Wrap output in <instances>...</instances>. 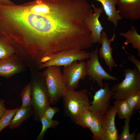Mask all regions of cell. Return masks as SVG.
Returning <instances> with one entry per match:
<instances>
[{
    "mask_svg": "<svg viewBox=\"0 0 140 140\" xmlns=\"http://www.w3.org/2000/svg\"><path fill=\"white\" fill-rule=\"evenodd\" d=\"M15 53L13 47L4 38L0 36V59L8 58Z\"/></svg>",
    "mask_w": 140,
    "mask_h": 140,
    "instance_id": "19",
    "label": "cell"
},
{
    "mask_svg": "<svg viewBox=\"0 0 140 140\" xmlns=\"http://www.w3.org/2000/svg\"><path fill=\"white\" fill-rule=\"evenodd\" d=\"M91 52L77 48L65 49L47 56L41 61L38 69L51 66H65L75 61L89 59Z\"/></svg>",
    "mask_w": 140,
    "mask_h": 140,
    "instance_id": "4",
    "label": "cell"
},
{
    "mask_svg": "<svg viewBox=\"0 0 140 140\" xmlns=\"http://www.w3.org/2000/svg\"><path fill=\"white\" fill-rule=\"evenodd\" d=\"M25 66L21 58L16 53L0 59V76L9 78L24 71Z\"/></svg>",
    "mask_w": 140,
    "mask_h": 140,
    "instance_id": "11",
    "label": "cell"
},
{
    "mask_svg": "<svg viewBox=\"0 0 140 140\" xmlns=\"http://www.w3.org/2000/svg\"><path fill=\"white\" fill-rule=\"evenodd\" d=\"M117 11L127 19L137 20L140 18V0H116Z\"/></svg>",
    "mask_w": 140,
    "mask_h": 140,
    "instance_id": "12",
    "label": "cell"
},
{
    "mask_svg": "<svg viewBox=\"0 0 140 140\" xmlns=\"http://www.w3.org/2000/svg\"><path fill=\"white\" fill-rule=\"evenodd\" d=\"M64 113L76 123L81 114L88 110L91 104L87 93L84 90H68L63 96Z\"/></svg>",
    "mask_w": 140,
    "mask_h": 140,
    "instance_id": "3",
    "label": "cell"
},
{
    "mask_svg": "<svg viewBox=\"0 0 140 140\" xmlns=\"http://www.w3.org/2000/svg\"><path fill=\"white\" fill-rule=\"evenodd\" d=\"M140 133H138L137 135H136L135 139L137 140H140Z\"/></svg>",
    "mask_w": 140,
    "mask_h": 140,
    "instance_id": "30",
    "label": "cell"
},
{
    "mask_svg": "<svg viewBox=\"0 0 140 140\" xmlns=\"http://www.w3.org/2000/svg\"><path fill=\"white\" fill-rule=\"evenodd\" d=\"M119 34L126 38L124 44L127 46L131 44L133 48L137 49L138 56L140 57V35L138 33L136 28L132 25L130 29L127 32H120Z\"/></svg>",
    "mask_w": 140,
    "mask_h": 140,
    "instance_id": "16",
    "label": "cell"
},
{
    "mask_svg": "<svg viewBox=\"0 0 140 140\" xmlns=\"http://www.w3.org/2000/svg\"><path fill=\"white\" fill-rule=\"evenodd\" d=\"M117 111V107L114 105L109 107L102 116V134L101 140H118L119 134L115 124Z\"/></svg>",
    "mask_w": 140,
    "mask_h": 140,
    "instance_id": "9",
    "label": "cell"
},
{
    "mask_svg": "<svg viewBox=\"0 0 140 140\" xmlns=\"http://www.w3.org/2000/svg\"><path fill=\"white\" fill-rule=\"evenodd\" d=\"M31 94L32 87L30 81L25 86L21 93L22 104L20 107L26 108L31 107Z\"/></svg>",
    "mask_w": 140,
    "mask_h": 140,
    "instance_id": "20",
    "label": "cell"
},
{
    "mask_svg": "<svg viewBox=\"0 0 140 140\" xmlns=\"http://www.w3.org/2000/svg\"><path fill=\"white\" fill-rule=\"evenodd\" d=\"M60 111L57 107L50 106L44 111L42 116L48 119L52 120L54 115Z\"/></svg>",
    "mask_w": 140,
    "mask_h": 140,
    "instance_id": "26",
    "label": "cell"
},
{
    "mask_svg": "<svg viewBox=\"0 0 140 140\" xmlns=\"http://www.w3.org/2000/svg\"><path fill=\"white\" fill-rule=\"evenodd\" d=\"M62 74L67 90H75L80 80L84 79L87 75L86 62L75 61L65 66Z\"/></svg>",
    "mask_w": 140,
    "mask_h": 140,
    "instance_id": "6",
    "label": "cell"
},
{
    "mask_svg": "<svg viewBox=\"0 0 140 140\" xmlns=\"http://www.w3.org/2000/svg\"><path fill=\"white\" fill-rule=\"evenodd\" d=\"M114 93L109 83L105 82L103 87L95 92L93 100L88 110L102 116L109 108L110 100Z\"/></svg>",
    "mask_w": 140,
    "mask_h": 140,
    "instance_id": "8",
    "label": "cell"
},
{
    "mask_svg": "<svg viewBox=\"0 0 140 140\" xmlns=\"http://www.w3.org/2000/svg\"><path fill=\"white\" fill-rule=\"evenodd\" d=\"M122 48L124 49L126 53L128 55V59L129 60L132 62L136 66L140 72V62L138 60L136 57L133 55H131L126 52L123 46Z\"/></svg>",
    "mask_w": 140,
    "mask_h": 140,
    "instance_id": "27",
    "label": "cell"
},
{
    "mask_svg": "<svg viewBox=\"0 0 140 140\" xmlns=\"http://www.w3.org/2000/svg\"><path fill=\"white\" fill-rule=\"evenodd\" d=\"M5 100L1 99L0 100V119L1 118L5 112L6 107L4 106Z\"/></svg>",
    "mask_w": 140,
    "mask_h": 140,
    "instance_id": "28",
    "label": "cell"
},
{
    "mask_svg": "<svg viewBox=\"0 0 140 140\" xmlns=\"http://www.w3.org/2000/svg\"><path fill=\"white\" fill-rule=\"evenodd\" d=\"M96 0L101 3L104 10L107 16L108 20L113 24L115 28L116 27L118 26V21L123 19L122 18L116 10V0Z\"/></svg>",
    "mask_w": 140,
    "mask_h": 140,
    "instance_id": "14",
    "label": "cell"
},
{
    "mask_svg": "<svg viewBox=\"0 0 140 140\" xmlns=\"http://www.w3.org/2000/svg\"><path fill=\"white\" fill-rule=\"evenodd\" d=\"M93 10L87 16L85 20V24L91 33L93 43L101 44V33L104 29L100 22L99 18L101 13L104 11L103 7L97 8L92 3Z\"/></svg>",
    "mask_w": 140,
    "mask_h": 140,
    "instance_id": "10",
    "label": "cell"
},
{
    "mask_svg": "<svg viewBox=\"0 0 140 140\" xmlns=\"http://www.w3.org/2000/svg\"><path fill=\"white\" fill-rule=\"evenodd\" d=\"M1 84V83L0 82V85Z\"/></svg>",
    "mask_w": 140,
    "mask_h": 140,
    "instance_id": "31",
    "label": "cell"
},
{
    "mask_svg": "<svg viewBox=\"0 0 140 140\" xmlns=\"http://www.w3.org/2000/svg\"><path fill=\"white\" fill-rule=\"evenodd\" d=\"M0 3L8 5H12L15 4L10 0H0Z\"/></svg>",
    "mask_w": 140,
    "mask_h": 140,
    "instance_id": "29",
    "label": "cell"
},
{
    "mask_svg": "<svg viewBox=\"0 0 140 140\" xmlns=\"http://www.w3.org/2000/svg\"><path fill=\"white\" fill-rule=\"evenodd\" d=\"M97 47L91 52L90 58L86 62L87 75L97 82L98 86L102 88L104 86L103 80L115 81L116 77L106 72L101 65L98 58Z\"/></svg>",
    "mask_w": 140,
    "mask_h": 140,
    "instance_id": "7",
    "label": "cell"
},
{
    "mask_svg": "<svg viewBox=\"0 0 140 140\" xmlns=\"http://www.w3.org/2000/svg\"><path fill=\"white\" fill-rule=\"evenodd\" d=\"M131 116L125 119V124L123 127V131L119 135L118 140H135L136 131H135L131 134L130 133L129 123Z\"/></svg>",
    "mask_w": 140,
    "mask_h": 140,
    "instance_id": "24",
    "label": "cell"
},
{
    "mask_svg": "<svg viewBox=\"0 0 140 140\" xmlns=\"http://www.w3.org/2000/svg\"><path fill=\"white\" fill-rule=\"evenodd\" d=\"M42 73L48 93L50 104L54 105L68 91L60 67H47Z\"/></svg>",
    "mask_w": 140,
    "mask_h": 140,
    "instance_id": "2",
    "label": "cell"
},
{
    "mask_svg": "<svg viewBox=\"0 0 140 140\" xmlns=\"http://www.w3.org/2000/svg\"><path fill=\"white\" fill-rule=\"evenodd\" d=\"M19 108L6 110L0 119V133L3 130L9 125L12 118Z\"/></svg>",
    "mask_w": 140,
    "mask_h": 140,
    "instance_id": "25",
    "label": "cell"
},
{
    "mask_svg": "<svg viewBox=\"0 0 140 140\" xmlns=\"http://www.w3.org/2000/svg\"><path fill=\"white\" fill-rule=\"evenodd\" d=\"M124 73V79L111 87L114 92L111 97L116 100H125L132 93L140 90V72L137 67L125 68Z\"/></svg>",
    "mask_w": 140,
    "mask_h": 140,
    "instance_id": "5",
    "label": "cell"
},
{
    "mask_svg": "<svg viewBox=\"0 0 140 140\" xmlns=\"http://www.w3.org/2000/svg\"><path fill=\"white\" fill-rule=\"evenodd\" d=\"M31 107L34 119L40 121L43 113L50 106L49 98L42 73L37 70L32 72Z\"/></svg>",
    "mask_w": 140,
    "mask_h": 140,
    "instance_id": "1",
    "label": "cell"
},
{
    "mask_svg": "<svg viewBox=\"0 0 140 140\" xmlns=\"http://www.w3.org/2000/svg\"><path fill=\"white\" fill-rule=\"evenodd\" d=\"M114 104L117 107L119 118L125 119L132 116L133 111L130 108L125 100H116Z\"/></svg>",
    "mask_w": 140,
    "mask_h": 140,
    "instance_id": "18",
    "label": "cell"
},
{
    "mask_svg": "<svg viewBox=\"0 0 140 140\" xmlns=\"http://www.w3.org/2000/svg\"><path fill=\"white\" fill-rule=\"evenodd\" d=\"M32 110L31 107H19L11 121L9 125L10 128L12 129L17 128L24 121L32 116Z\"/></svg>",
    "mask_w": 140,
    "mask_h": 140,
    "instance_id": "15",
    "label": "cell"
},
{
    "mask_svg": "<svg viewBox=\"0 0 140 140\" xmlns=\"http://www.w3.org/2000/svg\"><path fill=\"white\" fill-rule=\"evenodd\" d=\"M101 37L102 45L98 50V55L101 58L104 60L109 70L111 71L114 67L117 66L112 56L113 50L111 46V43L114 41L116 37L115 31L110 39L108 38L107 35L104 31H102Z\"/></svg>",
    "mask_w": 140,
    "mask_h": 140,
    "instance_id": "13",
    "label": "cell"
},
{
    "mask_svg": "<svg viewBox=\"0 0 140 140\" xmlns=\"http://www.w3.org/2000/svg\"><path fill=\"white\" fill-rule=\"evenodd\" d=\"M92 122V113L88 109L81 114L76 123L83 128H88L90 130Z\"/></svg>",
    "mask_w": 140,
    "mask_h": 140,
    "instance_id": "22",
    "label": "cell"
},
{
    "mask_svg": "<svg viewBox=\"0 0 140 140\" xmlns=\"http://www.w3.org/2000/svg\"><path fill=\"white\" fill-rule=\"evenodd\" d=\"M125 100L132 110L139 109L140 108V90L132 93Z\"/></svg>",
    "mask_w": 140,
    "mask_h": 140,
    "instance_id": "23",
    "label": "cell"
},
{
    "mask_svg": "<svg viewBox=\"0 0 140 140\" xmlns=\"http://www.w3.org/2000/svg\"><path fill=\"white\" fill-rule=\"evenodd\" d=\"M42 124L41 131L37 136L36 140H42L46 130L49 128H55L59 124V122L56 120H49L42 116L40 119Z\"/></svg>",
    "mask_w": 140,
    "mask_h": 140,
    "instance_id": "21",
    "label": "cell"
},
{
    "mask_svg": "<svg viewBox=\"0 0 140 140\" xmlns=\"http://www.w3.org/2000/svg\"><path fill=\"white\" fill-rule=\"evenodd\" d=\"M92 113V122L90 130L93 134L92 138L94 140H101L102 134V116L97 113Z\"/></svg>",
    "mask_w": 140,
    "mask_h": 140,
    "instance_id": "17",
    "label": "cell"
}]
</instances>
